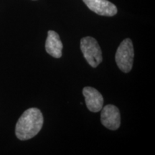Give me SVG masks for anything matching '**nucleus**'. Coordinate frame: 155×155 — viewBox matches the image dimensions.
I'll list each match as a JSON object with an SVG mask.
<instances>
[{
  "mask_svg": "<svg viewBox=\"0 0 155 155\" xmlns=\"http://www.w3.org/2000/svg\"><path fill=\"white\" fill-rule=\"evenodd\" d=\"M43 121V116L40 109L31 108L26 110L16 124L17 137L22 141L33 138L41 130Z\"/></svg>",
  "mask_w": 155,
  "mask_h": 155,
  "instance_id": "obj_1",
  "label": "nucleus"
},
{
  "mask_svg": "<svg viewBox=\"0 0 155 155\" xmlns=\"http://www.w3.org/2000/svg\"><path fill=\"white\" fill-rule=\"evenodd\" d=\"M134 47L131 39L127 38L121 42L116 53V63L124 73L130 72L133 66Z\"/></svg>",
  "mask_w": 155,
  "mask_h": 155,
  "instance_id": "obj_2",
  "label": "nucleus"
},
{
  "mask_svg": "<svg viewBox=\"0 0 155 155\" xmlns=\"http://www.w3.org/2000/svg\"><path fill=\"white\" fill-rule=\"evenodd\" d=\"M81 50L86 61L91 66L96 68L102 62V53L96 39L86 37L81 40Z\"/></svg>",
  "mask_w": 155,
  "mask_h": 155,
  "instance_id": "obj_3",
  "label": "nucleus"
},
{
  "mask_svg": "<svg viewBox=\"0 0 155 155\" xmlns=\"http://www.w3.org/2000/svg\"><path fill=\"white\" fill-rule=\"evenodd\" d=\"M101 121L104 127L110 130H116L121 125V115L119 108L109 104L101 108Z\"/></svg>",
  "mask_w": 155,
  "mask_h": 155,
  "instance_id": "obj_4",
  "label": "nucleus"
},
{
  "mask_svg": "<svg viewBox=\"0 0 155 155\" xmlns=\"http://www.w3.org/2000/svg\"><path fill=\"white\" fill-rule=\"evenodd\" d=\"M89 9L101 16L112 17L117 13V8L108 0H83Z\"/></svg>",
  "mask_w": 155,
  "mask_h": 155,
  "instance_id": "obj_5",
  "label": "nucleus"
},
{
  "mask_svg": "<svg viewBox=\"0 0 155 155\" xmlns=\"http://www.w3.org/2000/svg\"><path fill=\"white\" fill-rule=\"evenodd\" d=\"M83 94L85 97L86 106L89 111L96 113L101 110L104 104V98L96 88L92 87H85L83 89Z\"/></svg>",
  "mask_w": 155,
  "mask_h": 155,
  "instance_id": "obj_6",
  "label": "nucleus"
},
{
  "mask_svg": "<svg viewBox=\"0 0 155 155\" xmlns=\"http://www.w3.org/2000/svg\"><path fill=\"white\" fill-rule=\"evenodd\" d=\"M63 44L60 39L59 35L55 31L49 30L45 42L46 52L53 58H60L62 56Z\"/></svg>",
  "mask_w": 155,
  "mask_h": 155,
  "instance_id": "obj_7",
  "label": "nucleus"
}]
</instances>
